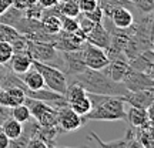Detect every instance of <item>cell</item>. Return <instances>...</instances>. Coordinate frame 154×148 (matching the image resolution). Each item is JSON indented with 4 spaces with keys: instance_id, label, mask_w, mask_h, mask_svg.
<instances>
[{
    "instance_id": "6da1fadb",
    "label": "cell",
    "mask_w": 154,
    "mask_h": 148,
    "mask_svg": "<svg viewBox=\"0 0 154 148\" xmlns=\"http://www.w3.org/2000/svg\"><path fill=\"white\" fill-rule=\"evenodd\" d=\"M67 83H77L80 84L86 93L101 94V95H119L123 97L127 93V88L123 83H116L110 80L101 70H91L86 68L84 71L76 76L69 77Z\"/></svg>"
},
{
    "instance_id": "7a4b0ae2",
    "label": "cell",
    "mask_w": 154,
    "mask_h": 148,
    "mask_svg": "<svg viewBox=\"0 0 154 148\" xmlns=\"http://www.w3.org/2000/svg\"><path fill=\"white\" fill-rule=\"evenodd\" d=\"M91 101V110L83 115L84 122L87 121H119L126 120V103L119 95H101L87 93Z\"/></svg>"
},
{
    "instance_id": "3957f363",
    "label": "cell",
    "mask_w": 154,
    "mask_h": 148,
    "mask_svg": "<svg viewBox=\"0 0 154 148\" xmlns=\"http://www.w3.org/2000/svg\"><path fill=\"white\" fill-rule=\"evenodd\" d=\"M27 54L32 57V60L43 63V64H49V66H53L61 70V66H63L61 53L51 43L29 40Z\"/></svg>"
},
{
    "instance_id": "277c9868",
    "label": "cell",
    "mask_w": 154,
    "mask_h": 148,
    "mask_svg": "<svg viewBox=\"0 0 154 148\" xmlns=\"http://www.w3.org/2000/svg\"><path fill=\"white\" fill-rule=\"evenodd\" d=\"M24 104L29 107L30 115H32L42 127H56L57 125V121H59V108H54V107H51V105L47 104V103L29 98V97H26Z\"/></svg>"
},
{
    "instance_id": "5b68a950",
    "label": "cell",
    "mask_w": 154,
    "mask_h": 148,
    "mask_svg": "<svg viewBox=\"0 0 154 148\" xmlns=\"http://www.w3.org/2000/svg\"><path fill=\"white\" fill-rule=\"evenodd\" d=\"M32 67L36 68L42 74L46 87L59 94H64L67 88V77L64 76V73L61 71L60 68H56L53 66L43 64V63H38V61L34 60L32 63Z\"/></svg>"
},
{
    "instance_id": "8992f818",
    "label": "cell",
    "mask_w": 154,
    "mask_h": 148,
    "mask_svg": "<svg viewBox=\"0 0 154 148\" xmlns=\"http://www.w3.org/2000/svg\"><path fill=\"white\" fill-rule=\"evenodd\" d=\"M83 53V60L87 68L91 70H103L107 64H109V57L106 54L103 49H100L97 46H93L86 41L84 47L82 49Z\"/></svg>"
},
{
    "instance_id": "52a82bcc",
    "label": "cell",
    "mask_w": 154,
    "mask_h": 148,
    "mask_svg": "<svg viewBox=\"0 0 154 148\" xmlns=\"http://www.w3.org/2000/svg\"><path fill=\"white\" fill-rule=\"evenodd\" d=\"M61 53V61H63V66H61V71L64 73V76L73 77L79 74V73L84 71L87 67L84 64L83 60V53L82 50H74V51H60Z\"/></svg>"
},
{
    "instance_id": "ba28073f",
    "label": "cell",
    "mask_w": 154,
    "mask_h": 148,
    "mask_svg": "<svg viewBox=\"0 0 154 148\" xmlns=\"http://www.w3.org/2000/svg\"><path fill=\"white\" fill-rule=\"evenodd\" d=\"M123 84L127 88V91H140V90H147V88H154L153 76L146 74V73L128 70L126 77L123 78Z\"/></svg>"
},
{
    "instance_id": "9c48e42d",
    "label": "cell",
    "mask_w": 154,
    "mask_h": 148,
    "mask_svg": "<svg viewBox=\"0 0 154 148\" xmlns=\"http://www.w3.org/2000/svg\"><path fill=\"white\" fill-rule=\"evenodd\" d=\"M83 124H84L83 117L79 115L77 113H74L69 105L59 108V121H57V125L61 130V132L76 131L80 127H83Z\"/></svg>"
},
{
    "instance_id": "30bf717a",
    "label": "cell",
    "mask_w": 154,
    "mask_h": 148,
    "mask_svg": "<svg viewBox=\"0 0 154 148\" xmlns=\"http://www.w3.org/2000/svg\"><path fill=\"white\" fill-rule=\"evenodd\" d=\"M124 103H128L131 107L147 110L154 103V88L140 90V91H127L123 95Z\"/></svg>"
},
{
    "instance_id": "8fae6325",
    "label": "cell",
    "mask_w": 154,
    "mask_h": 148,
    "mask_svg": "<svg viewBox=\"0 0 154 148\" xmlns=\"http://www.w3.org/2000/svg\"><path fill=\"white\" fill-rule=\"evenodd\" d=\"M128 70H130L128 60L124 56H121V57H117V59H113V60L109 61V64L101 71L104 73L110 80H113L116 83H121L123 78L126 77V74L128 73Z\"/></svg>"
},
{
    "instance_id": "7c38bea8",
    "label": "cell",
    "mask_w": 154,
    "mask_h": 148,
    "mask_svg": "<svg viewBox=\"0 0 154 148\" xmlns=\"http://www.w3.org/2000/svg\"><path fill=\"white\" fill-rule=\"evenodd\" d=\"M153 60H154L153 49H147L128 61V66H130V68L134 70V71L146 73V74L153 76V68H154Z\"/></svg>"
},
{
    "instance_id": "4fadbf2b",
    "label": "cell",
    "mask_w": 154,
    "mask_h": 148,
    "mask_svg": "<svg viewBox=\"0 0 154 148\" xmlns=\"http://www.w3.org/2000/svg\"><path fill=\"white\" fill-rule=\"evenodd\" d=\"M86 41L93 46H97L100 49L106 50L110 44V33L103 26V23H96L94 27L86 34Z\"/></svg>"
},
{
    "instance_id": "5bb4252c",
    "label": "cell",
    "mask_w": 154,
    "mask_h": 148,
    "mask_svg": "<svg viewBox=\"0 0 154 148\" xmlns=\"http://www.w3.org/2000/svg\"><path fill=\"white\" fill-rule=\"evenodd\" d=\"M110 20L117 29H128L134 23V14L130 10V7L121 6L113 10L110 14Z\"/></svg>"
},
{
    "instance_id": "9a60e30c",
    "label": "cell",
    "mask_w": 154,
    "mask_h": 148,
    "mask_svg": "<svg viewBox=\"0 0 154 148\" xmlns=\"http://www.w3.org/2000/svg\"><path fill=\"white\" fill-rule=\"evenodd\" d=\"M32 63H33V60L27 53H13L10 61L7 64H10V68H9L10 71L22 76L29 68H32Z\"/></svg>"
},
{
    "instance_id": "2e32d148",
    "label": "cell",
    "mask_w": 154,
    "mask_h": 148,
    "mask_svg": "<svg viewBox=\"0 0 154 148\" xmlns=\"http://www.w3.org/2000/svg\"><path fill=\"white\" fill-rule=\"evenodd\" d=\"M126 120L128 121L130 127H144L153 124V120L150 118L147 110L131 107V105H130V110L126 111Z\"/></svg>"
},
{
    "instance_id": "e0dca14e",
    "label": "cell",
    "mask_w": 154,
    "mask_h": 148,
    "mask_svg": "<svg viewBox=\"0 0 154 148\" xmlns=\"http://www.w3.org/2000/svg\"><path fill=\"white\" fill-rule=\"evenodd\" d=\"M88 135H90V140H93L94 143L97 144V147L99 148H127V145H128V140H130V132H128V130H127L126 135L123 138H119V140H113V141H109V143H106V141H103L101 138L96 134L94 131H90L88 132Z\"/></svg>"
},
{
    "instance_id": "ac0fdd59",
    "label": "cell",
    "mask_w": 154,
    "mask_h": 148,
    "mask_svg": "<svg viewBox=\"0 0 154 148\" xmlns=\"http://www.w3.org/2000/svg\"><path fill=\"white\" fill-rule=\"evenodd\" d=\"M20 78H22V81L24 83V86H26L29 90H38V88L46 87L42 74H40L36 68H33V67L29 68L24 74H22Z\"/></svg>"
},
{
    "instance_id": "d6986e66",
    "label": "cell",
    "mask_w": 154,
    "mask_h": 148,
    "mask_svg": "<svg viewBox=\"0 0 154 148\" xmlns=\"http://www.w3.org/2000/svg\"><path fill=\"white\" fill-rule=\"evenodd\" d=\"M61 132V130L59 127H38L37 130V134H36V137L40 138L42 141L49 145V148H51L53 145H56V138L57 135Z\"/></svg>"
},
{
    "instance_id": "ffe728a7",
    "label": "cell",
    "mask_w": 154,
    "mask_h": 148,
    "mask_svg": "<svg viewBox=\"0 0 154 148\" xmlns=\"http://www.w3.org/2000/svg\"><path fill=\"white\" fill-rule=\"evenodd\" d=\"M43 29L49 34H57L61 30V22L60 17L56 14H50V13H43V16L40 19Z\"/></svg>"
},
{
    "instance_id": "44dd1931",
    "label": "cell",
    "mask_w": 154,
    "mask_h": 148,
    "mask_svg": "<svg viewBox=\"0 0 154 148\" xmlns=\"http://www.w3.org/2000/svg\"><path fill=\"white\" fill-rule=\"evenodd\" d=\"M22 17H24V11L16 9L14 6H10L5 13L0 14V23L11 26V27H16V24L22 20Z\"/></svg>"
},
{
    "instance_id": "7402d4cb",
    "label": "cell",
    "mask_w": 154,
    "mask_h": 148,
    "mask_svg": "<svg viewBox=\"0 0 154 148\" xmlns=\"http://www.w3.org/2000/svg\"><path fill=\"white\" fill-rule=\"evenodd\" d=\"M0 130L9 137V140H13V138H16L20 135V132H22V130H23V124L19 122V121H16L13 117H9V118L5 120V122L2 124Z\"/></svg>"
},
{
    "instance_id": "603a6c76",
    "label": "cell",
    "mask_w": 154,
    "mask_h": 148,
    "mask_svg": "<svg viewBox=\"0 0 154 148\" xmlns=\"http://www.w3.org/2000/svg\"><path fill=\"white\" fill-rule=\"evenodd\" d=\"M97 6L103 10V14L107 17H110L114 9L126 6V7H133L130 0H97Z\"/></svg>"
},
{
    "instance_id": "cb8c5ba5",
    "label": "cell",
    "mask_w": 154,
    "mask_h": 148,
    "mask_svg": "<svg viewBox=\"0 0 154 148\" xmlns=\"http://www.w3.org/2000/svg\"><path fill=\"white\" fill-rule=\"evenodd\" d=\"M69 107H70L74 113H77L79 115H82L83 117V115H86L88 111L91 110V101L88 100L87 93H86L84 97H82V98H79V100H76V101L70 103Z\"/></svg>"
},
{
    "instance_id": "d4e9b609",
    "label": "cell",
    "mask_w": 154,
    "mask_h": 148,
    "mask_svg": "<svg viewBox=\"0 0 154 148\" xmlns=\"http://www.w3.org/2000/svg\"><path fill=\"white\" fill-rule=\"evenodd\" d=\"M10 117H13L14 120L19 121V122H22V124H24L26 121H29L30 118H32L30 110H29V107L24 104V103L16 105V107H11L10 108Z\"/></svg>"
},
{
    "instance_id": "484cf974",
    "label": "cell",
    "mask_w": 154,
    "mask_h": 148,
    "mask_svg": "<svg viewBox=\"0 0 154 148\" xmlns=\"http://www.w3.org/2000/svg\"><path fill=\"white\" fill-rule=\"evenodd\" d=\"M19 34L20 33H19L14 27L0 23V41H7V43H10L11 40H14Z\"/></svg>"
},
{
    "instance_id": "4316f807",
    "label": "cell",
    "mask_w": 154,
    "mask_h": 148,
    "mask_svg": "<svg viewBox=\"0 0 154 148\" xmlns=\"http://www.w3.org/2000/svg\"><path fill=\"white\" fill-rule=\"evenodd\" d=\"M13 56V47L7 41H0V64L7 66V63L10 61Z\"/></svg>"
},
{
    "instance_id": "83f0119b",
    "label": "cell",
    "mask_w": 154,
    "mask_h": 148,
    "mask_svg": "<svg viewBox=\"0 0 154 148\" xmlns=\"http://www.w3.org/2000/svg\"><path fill=\"white\" fill-rule=\"evenodd\" d=\"M60 22H61V30L66 32V33H73L79 29L76 17H69V16H60Z\"/></svg>"
},
{
    "instance_id": "f1b7e54d",
    "label": "cell",
    "mask_w": 154,
    "mask_h": 148,
    "mask_svg": "<svg viewBox=\"0 0 154 148\" xmlns=\"http://www.w3.org/2000/svg\"><path fill=\"white\" fill-rule=\"evenodd\" d=\"M44 9L38 3H34V5H30L24 10V17H29V19H36V20H40L42 16H43Z\"/></svg>"
},
{
    "instance_id": "f546056e",
    "label": "cell",
    "mask_w": 154,
    "mask_h": 148,
    "mask_svg": "<svg viewBox=\"0 0 154 148\" xmlns=\"http://www.w3.org/2000/svg\"><path fill=\"white\" fill-rule=\"evenodd\" d=\"M130 2L141 13H151L154 9V0H130Z\"/></svg>"
},
{
    "instance_id": "4dcf8cb0",
    "label": "cell",
    "mask_w": 154,
    "mask_h": 148,
    "mask_svg": "<svg viewBox=\"0 0 154 148\" xmlns=\"http://www.w3.org/2000/svg\"><path fill=\"white\" fill-rule=\"evenodd\" d=\"M76 20H77V24H79V29H80L84 34H87L88 32L94 27V24H96V23H93L90 19H87L83 13H80V14L76 17Z\"/></svg>"
},
{
    "instance_id": "1f68e13d",
    "label": "cell",
    "mask_w": 154,
    "mask_h": 148,
    "mask_svg": "<svg viewBox=\"0 0 154 148\" xmlns=\"http://www.w3.org/2000/svg\"><path fill=\"white\" fill-rule=\"evenodd\" d=\"M77 6L80 13H87L97 7V0H77Z\"/></svg>"
},
{
    "instance_id": "d6a6232c",
    "label": "cell",
    "mask_w": 154,
    "mask_h": 148,
    "mask_svg": "<svg viewBox=\"0 0 154 148\" xmlns=\"http://www.w3.org/2000/svg\"><path fill=\"white\" fill-rule=\"evenodd\" d=\"M84 16L87 17V19H90L93 23H100L103 22V17H104V14H103V10L100 9L99 6L96 7V9H93L91 11H87V13H83Z\"/></svg>"
},
{
    "instance_id": "836d02e7",
    "label": "cell",
    "mask_w": 154,
    "mask_h": 148,
    "mask_svg": "<svg viewBox=\"0 0 154 148\" xmlns=\"http://www.w3.org/2000/svg\"><path fill=\"white\" fill-rule=\"evenodd\" d=\"M26 148H49V145L44 143V141H42L40 138L34 137L29 141V144H27V147Z\"/></svg>"
},
{
    "instance_id": "e575fe53",
    "label": "cell",
    "mask_w": 154,
    "mask_h": 148,
    "mask_svg": "<svg viewBox=\"0 0 154 148\" xmlns=\"http://www.w3.org/2000/svg\"><path fill=\"white\" fill-rule=\"evenodd\" d=\"M9 117H10V108H9V107L0 105V127H2V124L5 122V120H7Z\"/></svg>"
},
{
    "instance_id": "d590c367",
    "label": "cell",
    "mask_w": 154,
    "mask_h": 148,
    "mask_svg": "<svg viewBox=\"0 0 154 148\" xmlns=\"http://www.w3.org/2000/svg\"><path fill=\"white\" fill-rule=\"evenodd\" d=\"M11 6H14L16 9L24 11L29 7V2L27 0H13V2H11Z\"/></svg>"
},
{
    "instance_id": "8d00e7d4",
    "label": "cell",
    "mask_w": 154,
    "mask_h": 148,
    "mask_svg": "<svg viewBox=\"0 0 154 148\" xmlns=\"http://www.w3.org/2000/svg\"><path fill=\"white\" fill-rule=\"evenodd\" d=\"M37 3L43 9H50V7H54L59 3V0H37Z\"/></svg>"
},
{
    "instance_id": "74e56055",
    "label": "cell",
    "mask_w": 154,
    "mask_h": 148,
    "mask_svg": "<svg viewBox=\"0 0 154 148\" xmlns=\"http://www.w3.org/2000/svg\"><path fill=\"white\" fill-rule=\"evenodd\" d=\"M9 143H10L9 137L0 130V148H7L9 147Z\"/></svg>"
},
{
    "instance_id": "f35d334b",
    "label": "cell",
    "mask_w": 154,
    "mask_h": 148,
    "mask_svg": "<svg viewBox=\"0 0 154 148\" xmlns=\"http://www.w3.org/2000/svg\"><path fill=\"white\" fill-rule=\"evenodd\" d=\"M128 132H130V130H128ZM130 135H131V132H130ZM127 148H144V147L131 135V137H130V140H128V145H127Z\"/></svg>"
},
{
    "instance_id": "ab89813d",
    "label": "cell",
    "mask_w": 154,
    "mask_h": 148,
    "mask_svg": "<svg viewBox=\"0 0 154 148\" xmlns=\"http://www.w3.org/2000/svg\"><path fill=\"white\" fill-rule=\"evenodd\" d=\"M11 2H13V0H0V14H2V13H5V11L10 7Z\"/></svg>"
},
{
    "instance_id": "60d3db41",
    "label": "cell",
    "mask_w": 154,
    "mask_h": 148,
    "mask_svg": "<svg viewBox=\"0 0 154 148\" xmlns=\"http://www.w3.org/2000/svg\"><path fill=\"white\" fill-rule=\"evenodd\" d=\"M6 73H7L6 66H5V64H0V86H2V81H3V78H5Z\"/></svg>"
},
{
    "instance_id": "b9f144b4",
    "label": "cell",
    "mask_w": 154,
    "mask_h": 148,
    "mask_svg": "<svg viewBox=\"0 0 154 148\" xmlns=\"http://www.w3.org/2000/svg\"><path fill=\"white\" fill-rule=\"evenodd\" d=\"M51 148H77V147H57V145H53ZM82 148H90V147H82Z\"/></svg>"
}]
</instances>
